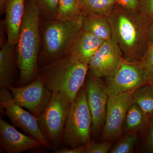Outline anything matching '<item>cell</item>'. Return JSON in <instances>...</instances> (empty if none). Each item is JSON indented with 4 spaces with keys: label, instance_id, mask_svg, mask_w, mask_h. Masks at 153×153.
<instances>
[{
    "label": "cell",
    "instance_id": "7",
    "mask_svg": "<svg viewBox=\"0 0 153 153\" xmlns=\"http://www.w3.org/2000/svg\"><path fill=\"white\" fill-rule=\"evenodd\" d=\"M105 78L109 97L135 90L148 84L140 60L127 57H123L114 74Z\"/></svg>",
    "mask_w": 153,
    "mask_h": 153
},
{
    "label": "cell",
    "instance_id": "5",
    "mask_svg": "<svg viewBox=\"0 0 153 153\" xmlns=\"http://www.w3.org/2000/svg\"><path fill=\"white\" fill-rule=\"evenodd\" d=\"M92 125V116L84 85L71 102L62 143L69 148L86 146L91 141Z\"/></svg>",
    "mask_w": 153,
    "mask_h": 153
},
{
    "label": "cell",
    "instance_id": "12",
    "mask_svg": "<svg viewBox=\"0 0 153 153\" xmlns=\"http://www.w3.org/2000/svg\"><path fill=\"white\" fill-rule=\"evenodd\" d=\"M85 86L92 116L91 132L95 134L104 125L109 95L102 78L93 77L89 73Z\"/></svg>",
    "mask_w": 153,
    "mask_h": 153
},
{
    "label": "cell",
    "instance_id": "28",
    "mask_svg": "<svg viewBox=\"0 0 153 153\" xmlns=\"http://www.w3.org/2000/svg\"><path fill=\"white\" fill-rule=\"evenodd\" d=\"M146 141L148 149L153 152V115L150 117Z\"/></svg>",
    "mask_w": 153,
    "mask_h": 153
},
{
    "label": "cell",
    "instance_id": "19",
    "mask_svg": "<svg viewBox=\"0 0 153 153\" xmlns=\"http://www.w3.org/2000/svg\"><path fill=\"white\" fill-rule=\"evenodd\" d=\"M132 97L133 103L137 105L149 117L153 115V85L147 84L137 88Z\"/></svg>",
    "mask_w": 153,
    "mask_h": 153
},
{
    "label": "cell",
    "instance_id": "30",
    "mask_svg": "<svg viewBox=\"0 0 153 153\" xmlns=\"http://www.w3.org/2000/svg\"><path fill=\"white\" fill-rule=\"evenodd\" d=\"M147 36L149 44L153 46V20L151 22L148 28Z\"/></svg>",
    "mask_w": 153,
    "mask_h": 153
},
{
    "label": "cell",
    "instance_id": "24",
    "mask_svg": "<svg viewBox=\"0 0 153 153\" xmlns=\"http://www.w3.org/2000/svg\"><path fill=\"white\" fill-rule=\"evenodd\" d=\"M137 137L136 134H129L124 137L110 152L111 153H130L133 151L134 147L136 144Z\"/></svg>",
    "mask_w": 153,
    "mask_h": 153
},
{
    "label": "cell",
    "instance_id": "14",
    "mask_svg": "<svg viewBox=\"0 0 153 153\" xmlns=\"http://www.w3.org/2000/svg\"><path fill=\"white\" fill-rule=\"evenodd\" d=\"M25 0H7L4 10L5 23L9 44L15 45L18 42L23 17L25 14Z\"/></svg>",
    "mask_w": 153,
    "mask_h": 153
},
{
    "label": "cell",
    "instance_id": "6",
    "mask_svg": "<svg viewBox=\"0 0 153 153\" xmlns=\"http://www.w3.org/2000/svg\"><path fill=\"white\" fill-rule=\"evenodd\" d=\"M71 102L62 91H52L49 103L38 117L41 132L55 149L62 143Z\"/></svg>",
    "mask_w": 153,
    "mask_h": 153
},
{
    "label": "cell",
    "instance_id": "31",
    "mask_svg": "<svg viewBox=\"0 0 153 153\" xmlns=\"http://www.w3.org/2000/svg\"><path fill=\"white\" fill-rule=\"evenodd\" d=\"M7 0H0V8L1 12H3L4 10L5 4Z\"/></svg>",
    "mask_w": 153,
    "mask_h": 153
},
{
    "label": "cell",
    "instance_id": "23",
    "mask_svg": "<svg viewBox=\"0 0 153 153\" xmlns=\"http://www.w3.org/2000/svg\"><path fill=\"white\" fill-rule=\"evenodd\" d=\"M148 80V84L153 85V46L149 44L146 54L140 60Z\"/></svg>",
    "mask_w": 153,
    "mask_h": 153
},
{
    "label": "cell",
    "instance_id": "27",
    "mask_svg": "<svg viewBox=\"0 0 153 153\" xmlns=\"http://www.w3.org/2000/svg\"><path fill=\"white\" fill-rule=\"evenodd\" d=\"M117 5L132 10H140V0H116Z\"/></svg>",
    "mask_w": 153,
    "mask_h": 153
},
{
    "label": "cell",
    "instance_id": "3",
    "mask_svg": "<svg viewBox=\"0 0 153 153\" xmlns=\"http://www.w3.org/2000/svg\"><path fill=\"white\" fill-rule=\"evenodd\" d=\"M88 71V65L69 54L48 64L40 75L50 91H62L72 102L84 85Z\"/></svg>",
    "mask_w": 153,
    "mask_h": 153
},
{
    "label": "cell",
    "instance_id": "26",
    "mask_svg": "<svg viewBox=\"0 0 153 153\" xmlns=\"http://www.w3.org/2000/svg\"><path fill=\"white\" fill-rule=\"evenodd\" d=\"M140 10L144 15L153 20V0H140Z\"/></svg>",
    "mask_w": 153,
    "mask_h": 153
},
{
    "label": "cell",
    "instance_id": "2",
    "mask_svg": "<svg viewBox=\"0 0 153 153\" xmlns=\"http://www.w3.org/2000/svg\"><path fill=\"white\" fill-rule=\"evenodd\" d=\"M40 13L36 2L30 0L25 7L17 43V63L19 71V86L27 85L38 77Z\"/></svg>",
    "mask_w": 153,
    "mask_h": 153
},
{
    "label": "cell",
    "instance_id": "25",
    "mask_svg": "<svg viewBox=\"0 0 153 153\" xmlns=\"http://www.w3.org/2000/svg\"><path fill=\"white\" fill-rule=\"evenodd\" d=\"M110 142L105 141L101 143L91 141L87 145L85 153H106L109 152L111 147Z\"/></svg>",
    "mask_w": 153,
    "mask_h": 153
},
{
    "label": "cell",
    "instance_id": "18",
    "mask_svg": "<svg viewBox=\"0 0 153 153\" xmlns=\"http://www.w3.org/2000/svg\"><path fill=\"white\" fill-rule=\"evenodd\" d=\"M150 117L137 105L133 103L128 109L123 128L129 134L148 128Z\"/></svg>",
    "mask_w": 153,
    "mask_h": 153
},
{
    "label": "cell",
    "instance_id": "17",
    "mask_svg": "<svg viewBox=\"0 0 153 153\" xmlns=\"http://www.w3.org/2000/svg\"><path fill=\"white\" fill-rule=\"evenodd\" d=\"M15 45L7 42L2 46L0 51V88H8L12 85L14 65Z\"/></svg>",
    "mask_w": 153,
    "mask_h": 153
},
{
    "label": "cell",
    "instance_id": "29",
    "mask_svg": "<svg viewBox=\"0 0 153 153\" xmlns=\"http://www.w3.org/2000/svg\"><path fill=\"white\" fill-rule=\"evenodd\" d=\"M87 145L76 148H63L57 149L55 150V153H85Z\"/></svg>",
    "mask_w": 153,
    "mask_h": 153
},
{
    "label": "cell",
    "instance_id": "15",
    "mask_svg": "<svg viewBox=\"0 0 153 153\" xmlns=\"http://www.w3.org/2000/svg\"><path fill=\"white\" fill-rule=\"evenodd\" d=\"M104 40L82 30L71 49L70 54L81 63L88 65Z\"/></svg>",
    "mask_w": 153,
    "mask_h": 153
},
{
    "label": "cell",
    "instance_id": "9",
    "mask_svg": "<svg viewBox=\"0 0 153 153\" xmlns=\"http://www.w3.org/2000/svg\"><path fill=\"white\" fill-rule=\"evenodd\" d=\"M8 88L17 103L37 117L47 106L52 95L41 75L27 85L19 87L11 85Z\"/></svg>",
    "mask_w": 153,
    "mask_h": 153
},
{
    "label": "cell",
    "instance_id": "11",
    "mask_svg": "<svg viewBox=\"0 0 153 153\" xmlns=\"http://www.w3.org/2000/svg\"><path fill=\"white\" fill-rule=\"evenodd\" d=\"M123 57L120 47L112 38L105 40L91 58L88 64L89 73L96 78L111 76Z\"/></svg>",
    "mask_w": 153,
    "mask_h": 153
},
{
    "label": "cell",
    "instance_id": "13",
    "mask_svg": "<svg viewBox=\"0 0 153 153\" xmlns=\"http://www.w3.org/2000/svg\"><path fill=\"white\" fill-rule=\"evenodd\" d=\"M0 146L6 152L20 153L43 146L38 140L22 133L1 117Z\"/></svg>",
    "mask_w": 153,
    "mask_h": 153
},
{
    "label": "cell",
    "instance_id": "4",
    "mask_svg": "<svg viewBox=\"0 0 153 153\" xmlns=\"http://www.w3.org/2000/svg\"><path fill=\"white\" fill-rule=\"evenodd\" d=\"M84 14L66 21L53 19L44 29L43 34L44 57L52 62L71 52L82 31ZM51 62V63H52Z\"/></svg>",
    "mask_w": 153,
    "mask_h": 153
},
{
    "label": "cell",
    "instance_id": "10",
    "mask_svg": "<svg viewBox=\"0 0 153 153\" xmlns=\"http://www.w3.org/2000/svg\"><path fill=\"white\" fill-rule=\"evenodd\" d=\"M133 90L110 96L101 137L105 141L116 139L120 135L128 108L133 103Z\"/></svg>",
    "mask_w": 153,
    "mask_h": 153
},
{
    "label": "cell",
    "instance_id": "8",
    "mask_svg": "<svg viewBox=\"0 0 153 153\" xmlns=\"http://www.w3.org/2000/svg\"><path fill=\"white\" fill-rule=\"evenodd\" d=\"M0 104L14 126L19 128L38 140L44 147L51 148L50 143L40 130L38 118L18 104L8 88H1Z\"/></svg>",
    "mask_w": 153,
    "mask_h": 153
},
{
    "label": "cell",
    "instance_id": "22",
    "mask_svg": "<svg viewBox=\"0 0 153 153\" xmlns=\"http://www.w3.org/2000/svg\"><path fill=\"white\" fill-rule=\"evenodd\" d=\"M38 6L40 15L55 19L59 0H33Z\"/></svg>",
    "mask_w": 153,
    "mask_h": 153
},
{
    "label": "cell",
    "instance_id": "16",
    "mask_svg": "<svg viewBox=\"0 0 153 153\" xmlns=\"http://www.w3.org/2000/svg\"><path fill=\"white\" fill-rule=\"evenodd\" d=\"M82 30L104 41L110 39L112 36L108 17L102 15L84 14Z\"/></svg>",
    "mask_w": 153,
    "mask_h": 153
},
{
    "label": "cell",
    "instance_id": "1",
    "mask_svg": "<svg viewBox=\"0 0 153 153\" xmlns=\"http://www.w3.org/2000/svg\"><path fill=\"white\" fill-rule=\"evenodd\" d=\"M111 38L119 45L123 57L140 60L149 47L148 30L152 20L140 10L116 5L108 17Z\"/></svg>",
    "mask_w": 153,
    "mask_h": 153
},
{
    "label": "cell",
    "instance_id": "20",
    "mask_svg": "<svg viewBox=\"0 0 153 153\" xmlns=\"http://www.w3.org/2000/svg\"><path fill=\"white\" fill-rule=\"evenodd\" d=\"M117 5L116 0H80L81 12L108 17Z\"/></svg>",
    "mask_w": 153,
    "mask_h": 153
},
{
    "label": "cell",
    "instance_id": "21",
    "mask_svg": "<svg viewBox=\"0 0 153 153\" xmlns=\"http://www.w3.org/2000/svg\"><path fill=\"white\" fill-rule=\"evenodd\" d=\"M81 13L80 0H59L55 19L59 21L71 20Z\"/></svg>",
    "mask_w": 153,
    "mask_h": 153
}]
</instances>
